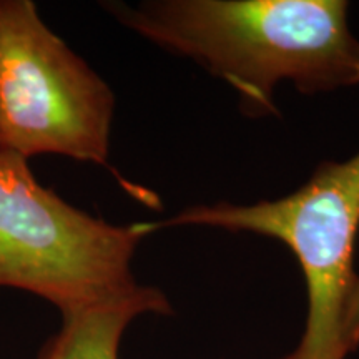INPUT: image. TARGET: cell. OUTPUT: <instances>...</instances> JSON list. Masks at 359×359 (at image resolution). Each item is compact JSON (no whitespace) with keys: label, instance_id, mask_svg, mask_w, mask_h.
I'll use <instances>...</instances> for the list:
<instances>
[{"label":"cell","instance_id":"1","mask_svg":"<svg viewBox=\"0 0 359 359\" xmlns=\"http://www.w3.org/2000/svg\"><path fill=\"white\" fill-rule=\"evenodd\" d=\"M103 8L226 82L250 116L278 114L283 82L308 95L359 85V39L344 0H143Z\"/></svg>","mask_w":359,"mask_h":359},{"label":"cell","instance_id":"4","mask_svg":"<svg viewBox=\"0 0 359 359\" xmlns=\"http://www.w3.org/2000/svg\"><path fill=\"white\" fill-rule=\"evenodd\" d=\"M115 95L32 0H0V150L109 167Z\"/></svg>","mask_w":359,"mask_h":359},{"label":"cell","instance_id":"6","mask_svg":"<svg viewBox=\"0 0 359 359\" xmlns=\"http://www.w3.org/2000/svg\"><path fill=\"white\" fill-rule=\"evenodd\" d=\"M344 334H346V344H348L349 353L356 351L359 348V280L346 313Z\"/></svg>","mask_w":359,"mask_h":359},{"label":"cell","instance_id":"2","mask_svg":"<svg viewBox=\"0 0 359 359\" xmlns=\"http://www.w3.org/2000/svg\"><path fill=\"white\" fill-rule=\"evenodd\" d=\"M148 224L151 233L173 226H208L281 241L298 259L308 302L302 339L281 359H346L344 325L359 280L354 271L359 151L344 161L321 163L298 190L276 200L196 205Z\"/></svg>","mask_w":359,"mask_h":359},{"label":"cell","instance_id":"5","mask_svg":"<svg viewBox=\"0 0 359 359\" xmlns=\"http://www.w3.org/2000/svg\"><path fill=\"white\" fill-rule=\"evenodd\" d=\"M143 314H172L168 298L154 286L62 316L60 331L47 341L37 359H118L130 323Z\"/></svg>","mask_w":359,"mask_h":359},{"label":"cell","instance_id":"3","mask_svg":"<svg viewBox=\"0 0 359 359\" xmlns=\"http://www.w3.org/2000/svg\"><path fill=\"white\" fill-rule=\"evenodd\" d=\"M148 223L111 224L40 185L29 161L0 150V288L29 291L62 316L132 293Z\"/></svg>","mask_w":359,"mask_h":359}]
</instances>
